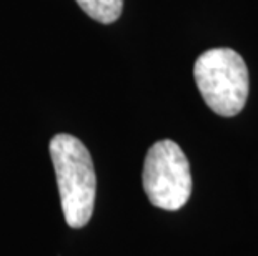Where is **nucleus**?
I'll return each mask as SVG.
<instances>
[{
    "instance_id": "obj_1",
    "label": "nucleus",
    "mask_w": 258,
    "mask_h": 256,
    "mask_svg": "<svg viewBox=\"0 0 258 256\" xmlns=\"http://www.w3.org/2000/svg\"><path fill=\"white\" fill-rule=\"evenodd\" d=\"M48 150L55 168L65 221L70 228H84L92 218L97 192L90 151L79 138L69 133L55 135Z\"/></svg>"
},
{
    "instance_id": "obj_2",
    "label": "nucleus",
    "mask_w": 258,
    "mask_h": 256,
    "mask_svg": "<svg viewBox=\"0 0 258 256\" xmlns=\"http://www.w3.org/2000/svg\"><path fill=\"white\" fill-rule=\"evenodd\" d=\"M194 78L202 99L220 117H235L243 110L250 92L245 60L232 48H210L197 58Z\"/></svg>"
},
{
    "instance_id": "obj_3",
    "label": "nucleus",
    "mask_w": 258,
    "mask_h": 256,
    "mask_svg": "<svg viewBox=\"0 0 258 256\" xmlns=\"http://www.w3.org/2000/svg\"><path fill=\"white\" fill-rule=\"evenodd\" d=\"M145 195L157 208L177 211L191 195L188 158L172 140H160L150 146L142 172Z\"/></svg>"
},
{
    "instance_id": "obj_4",
    "label": "nucleus",
    "mask_w": 258,
    "mask_h": 256,
    "mask_svg": "<svg viewBox=\"0 0 258 256\" xmlns=\"http://www.w3.org/2000/svg\"><path fill=\"white\" fill-rule=\"evenodd\" d=\"M90 19L100 24H113L123 12V0H75Z\"/></svg>"
}]
</instances>
